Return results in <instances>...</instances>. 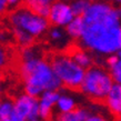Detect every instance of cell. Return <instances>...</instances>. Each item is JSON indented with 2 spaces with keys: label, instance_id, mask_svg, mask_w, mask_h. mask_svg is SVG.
Segmentation results:
<instances>
[{
  "label": "cell",
  "instance_id": "6da1fadb",
  "mask_svg": "<svg viewBox=\"0 0 121 121\" xmlns=\"http://www.w3.org/2000/svg\"><path fill=\"white\" fill-rule=\"evenodd\" d=\"M120 17L121 10L111 4H90L82 16V42L90 49L101 52L121 49Z\"/></svg>",
  "mask_w": 121,
  "mask_h": 121
},
{
  "label": "cell",
  "instance_id": "7a4b0ae2",
  "mask_svg": "<svg viewBox=\"0 0 121 121\" xmlns=\"http://www.w3.org/2000/svg\"><path fill=\"white\" fill-rule=\"evenodd\" d=\"M42 60L50 67L53 73L61 80L62 88L82 93L84 69L58 49H46Z\"/></svg>",
  "mask_w": 121,
  "mask_h": 121
},
{
  "label": "cell",
  "instance_id": "3957f363",
  "mask_svg": "<svg viewBox=\"0 0 121 121\" xmlns=\"http://www.w3.org/2000/svg\"><path fill=\"white\" fill-rule=\"evenodd\" d=\"M112 81L111 72L107 70V67L93 61L91 66L84 69L82 93L87 95L90 102L106 107L107 97L112 87Z\"/></svg>",
  "mask_w": 121,
  "mask_h": 121
},
{
  "label": "cell",
  "instance_id": "277c9868",
  "mask_svg": "<svg viewBox=\"0 0 121 121\" xmlns=\"http://www.w3.org/2000/svg\"><path fill=\"white\" fill-rule=\"evenodd\" d=\"M7 21L11 28H20L40 39L42 42H47V36L44 32L50 29L47 20L42 17L31 13L26 8L17 4L16 8L8 11Z\"/></svg>",
  "mask_w": 121,
  "mask_h": 121
},
{
  "label": "cell",
  "instance_id": "5b68a950",
  "mask_svg": "<svg viewBox=\"0 0 121 121\" xmlns=\"http://www.w3.org/2000/svg\"><path fill=\"white\" fill-rule=\"evenodd\" d=\"M72 12L69 6L60 4L59 1L55 2L50 8L49 15L47 17V22L49 28H53L59 25H65L71 21Z\"/></svg>",
  "mask_w": 121,
  "mask_h": 121
},
{
  "label": "cell",
  "instance_id": "8992f818",
  "mask_svg": "<svg viewBox=\"0 0 121 121\" xmlns=\"http://www.w3.org/2000/svg\"><path fill=\"white\" fill-rule=\"evenodd\" d=\"M106 107L112 114L114 121H121V86L116 84L111 87L107 97Z\"/></svg>",
  "mask_w": 121,
  "mask_h": 121
},
{
  "label": "cell",
  "instance_id": "52a82bcc",
  "mask_svg": "<svg viewBox=\"0 0 121 121\" xmlns=\"http://www.w3.org/2000/svg\"><path fill=\"white\" fill-rule=\"evenodd\" d=\"M38 101V99L31 98L29 95H21L15 101V108L13 111L18 114L20 118H22L23 120L27 119L28 114H29L30 110L35 103Z\"/></svg>",
  "mask_w": 121,
  "mask_h": 121
},
{
  "label": "cell",
  "instance_id": "ba28073f",
  "mask_svg": "<svg viewBox=\"0 0 121 121\" xmlns=\"http://www.w3.org/2000/svg\"><path fill=\"white\" fill-rule=\"evenodd\" d=\"M88 112L83 109L79 108L78 106H74L73 109L70 111H66L63 113L59 114L57 117L58 121H86L88 119Z\"/></svg>",
  "mask_w": 121,
  "mask_h": 121
},
{
  "label": "cell",
  "instance_id": "9c48e42d",
  "mask_svg": "<svg viewBox=\"0 0 121 121\" xmlns=\"http://www.w3.org/2000/svg\"><path fill=\"white\" fill-rule=\"evenodd\" d=\"M66 30L69 32L70 36H72L76 39H79L82 31V16L81 17H76L73 21H71L66 27Z\"/></svg>",
  "mask_w": 121,
  "mask_h": 121
},
{
  "label": "cell",
  "instance_id": "30bf717a",
  "mask_svg": "<svg viewBox=\"0 0 121 121\" xmlns=\"http://www.w3.org/2000/svg\"><path fill=\"white\" fill-rule=\"evenodd\" d=\"M89 6H90L89 2L88 1H84V0H80V1L76 2V4L71 7L72 16H76V17H81V16H83L84 11L87 10V8H88Z\"/></svg>",
  "mask_w": 121,
  "mask_h": 121
},
{
  "label": "cell",
  "instance_id": "8fae6325",
  "mask_svg": "<svg viewBox=\"0 0 121 121\" xmlns=\"http://www.w3.org/2000/svg\"><path fill=\"white\" fill-rule=\"evenodd\" d=\"M59 99V93L58 91H47L44 93L43 98H42V102L48 104V106H52L55 104V102Z\"/></svg>",
  "mask_w": 121,
  "mask_h": 121
},
{
  "label": "cell",
  "instance_id": "7c38bea8",
  "mask_svg": "<svg viewBox=\"0 0 121 121\" xmlns=\"http://www.w3.org/2000/svg\"><path fill=\"white\" fill-rule=\"evenodd\" d=\"M39 112L41 117L43 118L44 121H52V112H51V106H48L46 103L41 102L39 107Z\"/></svg>",
  "mask_w": 121,
  "mask_h": 121
},
{
  "label": "cell",
  "instance_id": "4fadbf2b",
  "mask_svg": "<svg viewBox=\"0 0 121 121\" xmlns=\"http://www.w3.org/2000/svg\"><path fill=\"white\" fill-rule=\"evenodd\" d=\"M118 62L112 67V72H111V76H112V79L118 82H121V52L118 56Z\"/></svg>",
  "mask_w": 121,
  "mask_h": 121
},
{
  "label": "cell",
  "instance_id": "5bb4252c",
  "mask_svg": "<svg viewBox=\"0 0 121 121\" xmlns=\"http://www.w3.org/2000/svg\"><path fill=\"white\" fill-rule=\"evenodd\" d=\"M11 111H12V106L10 103H2L0 106V121L9 119Z\"/></svg>",
  "mask_w": 121,
  "mask_h": 121
},
{
  "label": "cell",
  "instance_id": "9a60e30c",
  "mask_svg": "<svg viewBox=\"0 0 121 121\" xmlns=\"http://www.w3.org/2000/svg\"><path fill=\"white\" fill-rule=\"evenodd\" d=\"M59 107H60V109L62 111H70L71 109H73V102H72V100L68 99V98H61V99H59Z\"/></svg>",
  "mask_w": 121,
  "mask_h": 121
},
{
  "label": "cell",
  "instance_id": "2e32d148",
  "mask_svg": "<svg viewBox=\"0 0 121 121\" xmlns=\"http://www.w3.org/2000/svg\"><path fill=\"white\" fill-rule=\"evenodd\" d=\"M118 60H119L118 56H112V57H110V58L107 59V63H108V65H109V66L112 68V67H113L114 65L118 62Z\"/></svg>",
  "mask_w": 121,
  "mask_h": 121
},
{
  "label": "cell",
  "instance_id": "e0dca14e",
  "mask_svg": "<svg viewBox=\"0 0 121 121\" xmlns=\"http://www.w3.org/2000/svg\"><path fill=\"white\" fill-rule=\"evenodd\" d=\"M10 118H11V121H25L22 118H20L18 114L16 113L15 111H13V109H12V111H11V113H10Z\"/></svg>",
  "mask_w": 121,
  "mask_h": 121
},
{
  "label": "cell",
  "instance_id": "ac0fdd59",
  "mask_svg": "<svg viewBox=\"0 0 121 121\" xmlns=\"http://www.w3.org/2000/svg\"><path fill=\"white\" fill-rule=\"evenodd\" d=\"M86 121H106V120L102 119L101 117H92V118H88Z\"/></svg>",
  "mask_w": 121,
  "mask_h": 121
},
{
  "label": "cell",
  "instance_id": "d6986e66",
  "mask_svg": "<svg viewBox=\"0 0 121 121\" xmlns=\"http://www.w3.org/2000/svg\"><path fill=\"white\" fill-rule=\"evenodd\" d=\"M7 1H8V4H9V6H10V4H15L17 0H7Z\"/></svg>",
  "mask_w": 121,
  "mask_h": 121
},
{
  "label": "cell",
  "instance_id": "ffe728a7",
  "mask_svg": "<svg viewBox=\"0 0 121 121\" xmlns=\"http://www.w3.org/2000/svg\"><path fill=\"white\" fill-rule=\"evenodd\" d=\"M4 121H11V120H9V119H6V120H4Z\"/></svg>",
  "mask_w": 121,
  "mask_h": 121
},
{
  "label": "cell",
  "instance_id": "44dd1931",
  "mask_svg": "<svg viewBox=\"0 0 121 121\" xmlns=\"http://www.w3.org/2000/svg\"><path fill=\"white\" fill-rule=\"evenodd\" d=\"M0 106H1V101H0Z\"/></svg>",
  "mask_w": 121,
  "mask_h": 121
},
{
  "label": "cell",
  "instance_id": "7402d4cb",
  "mask_svg": "<svg viewBox=\"0 0 121 121\" xmlns=\"http://www.w3.org/2000/svg\"><path fill=\"white\" fill-rule=\"evenodd\" d=\"M118 1H121V0H118Z\"/></svg>",
  "mask_w": 121,
  "mask_h": 121
},
{
  "label": "cell",
  "instance_id": "603a6c76",
  "mask_svg": "<svg viewBox=\"0 0 121 121\" xmlns=\"http://www.w3.org/2000/svg\"><path fill=\"white\" fill-rule=\"evenodd\" d=\"M33 121H35V120H33Z\"/></svg>",
  "mask_w": 121,
  "mask_h": 121
}]
</instances>
